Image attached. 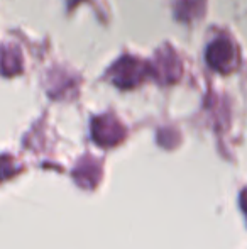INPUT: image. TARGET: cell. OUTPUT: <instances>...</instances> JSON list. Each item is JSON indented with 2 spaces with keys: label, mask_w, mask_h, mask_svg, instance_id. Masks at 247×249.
Instances as JSON below:
<instances>
[{
  "label": "cell",
  "mask_w": 247,
  "mask_h": 249,
  "mask_svg": "<svg viewBox=\"0 0 247 249\" xmlns=\"http://www.w3.org/2000/svg\"><path fill=\"white\" fill-rule=\"evenodd\" d=\"M156 71L163 80H176L180 76V61L173 53L169 54H159Z\"/></svg>",
  "instance_id": "obj_4"
},
{
  "label": "cell",
  "mask_w": 247,
  "mask_h": 249,
  "mask_svg": "<svg viewBox=\"0 0 247 249\" xmlns=\"http://www.w3.org/2000/svg\"><path fill=\"white\" fill-rule=\"evenodd\" d=\"M124 136V131L117 121L112 117H100L93 122V138L102 146H110L120 141Z\"/></svg>",
  "instance_id": "obj_3"
},
{
  "label": "cell",
  "mask_w": 247,
  "mask_h": 249,
  "mask_svg": "<svg viewBox=\"0 0 247 249\" xmlns=\"http://www.w3.org/2000/svg\"><path fill=\"white\" fill-rule=\"evenodd\" d=\"M20 56L17 50H5L2 53V58H0V68H2L3 75H14V73L20 71Z\"/></svg>",
  "instance_id": "obj_5"
},
{
  "label": "cell",
  "mask_w": 247,
  "mask_h": 249,
  "mask_svg": "<svg viewBox=\"0 0 247 249\" xmlns=\"http://www.w3.org/2000/svg\"><path fill=\"white\" fill-rule=\"evenodd\" d=\"M148 73V68L142 65L139 59L135 58H122L112 66L110 70V76H112L114 83L124 89H131L135 87Z\"/></svg>",
  "instance_id": "obj_2"
},
{
  "label": "cell",
  "mask_w": 247,
  "mask_h": 249,
  "mask_svg": "<svg viewBox=\"0 0 247 249\" xmlns=\"http://www.w3.org/2000/svg\"><path fill=\"white\" fill-rule=\"evenodd\" d=\"M69 2H71V3H76V2H80V0H69Z\"/></svg>",
  "instance_id": "obj_8"
},
{
  "label": "cell",
  "mask_w": 247,
  "mask_h": 249,
  "mask_svg": "<svg viewBox=\"0 0 247 249\" xmlns=\"http://www.w3.org/2000/svg\"><path fill=\"white\" fill-rule=\"evenodd\" d=\"M195 5L201 7V0H181V3H180V16L191 17L193 14H197Z\"/></svg>",
  "instance_id": "obj_6"
},
{
  "label": "cell",
  "mask_w": 247,
  "mask_h": 249,
  "mask_svg": "<svg viewBox=\"0 0 247 249\" xmlns=\"http://www.w3.org/2000/svg\"><path fill=\"white\" fill-rule=\"evenodd\" d=\"M244 209L247 210V192L244 194Z\"/></svg>",
  "instance_id": "obj_7"
},
{
  "label": "cell",
  "mask_w": 247,
  "mask_h": 249,
  "mask_svg": "<svg viewBox=\"0 0 247 249\" xmlns=\"http://www.w3.org/2000/svg\"><path fill=\"white\" fill-rule=\"evenodd\" d=\"M207 61L217 71H232L237 66V53H235L234 44L227 37L215 39L207 50Z\"/></svg>",
  "instance_id": "obj_1"
}]
</instances>
